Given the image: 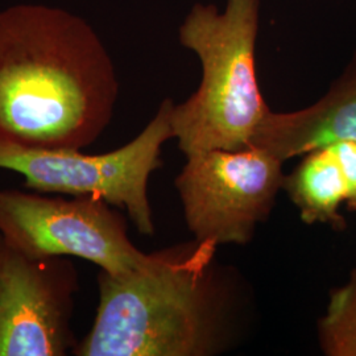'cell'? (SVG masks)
<instances>
[{
	"instance_id": "1",
	"label": "cell",
	"mask_w": 356,
	"mask_h": 356,
	"mask_svg": "<svg viewBox=\"0 0 356 356\" xmlns=\"http://www.w3.org/2000/svg\"><path fill=\"white\" fill-rule=\"evenodd\" d=\"M115 65L89 22L60 7L0 10V140L83 149L110 124Z\"/></svg>"
},
{
	"instance_id": "2",
	"label": "cell",
	"mask_w": 356,
	"mask_h": 356,
	"mask_svg": "<svg viewBox=\"0 0 356 356\" xmlns=\"http://www.w3.org/2000/svg\"><path fill=\"white\" fill-rule=\"evenodd\" d=\"M218 244L198 241L147 254L126 275L98 276L99 305L78 356H211L234 341V285Z\"/></svg>"
},
{
	"instance_id": "3",
	"label": "cell",
	"mask_w": 356,
	"mask_h": 356,
	"mask_svg": "<svg viewBox=\"0 0 356 356\" xmlns=\"http://www.w3.org/2000/svg\"><path fill=\"white\" fill-rule=\"evenodd\" d=\"M260 0L195 3L178 28L179 44L202 67L198 89L173 106V139L186 157L194 153L250 148L267 114L256 72Z\"/></svg>"
},
{
	"instance_id": "4",
	"label": "cell",
	"mask_w": 356,
	"mask_h": 356,
	"mask_svg": "<svg viewBox=\"0 0 356 356\" xmlns=\"http://www.w3.org/2000/svg\"><path fill=\"white\" fill-rule=\"evenodd\" d=\"M173 99L165 98L134 140L103 154L33 149L0 140V169L22 175L29 191L92 197L123 209L141 235L152 236L148 182L163 166V145L173 139Z\"/></svg>"
},
{
	"instance_id": "5",
	"label": "cell",
	"mask_w": 356,
	"mask_h": 356,
	"mask_svg": "<svg viewBox=\"0 0 356 356\" xmlns=\"http://www.w3.org/2000/svg\"><path fill=\"white\" fill-rule=\"evenodd\" d=\"M0 235L29 256L79 257L113 276L147 257L129 241L124 216L92 197L65 200L0 188Z\"/></svg>"
},
{
	"instance_id": "6",
	"label": "cell",
	"mask_w": 356,
	"mask_h": 356,
	"mask_svg": "<svg viewBox=\"0 0 356 356\" xmlns=\"http://www.w3.org/2000/svg\"><path fill=\"white\" fill-rule=\"evenodd\" d=\"M176 178L188 227L198 241L244 245L282 189V161L250 147L194 153Z\"/></svg>"
},
{
	"instance_id": "7",
	"label": "cell",
	"mask_w": 356,
	"mask_h": 356,
	"mask_svg": "<svg viewBox=\"0 0 356 356\" xmlns=\"http://www.w3.org/2000/svg\"><path fill=\"white\" fill-rule=\"evenodd\" d=\"M78 275L67 257H35L0 235V356H64Z\"/></svg>"
},
{
	"instance_id": "8",
	"label": "cell",
	"mask_w": 356,
	"mask_h": 356,
	"mask_svg": "<svg viewBox=\"0 0 356 356\" xmlns=\"http://www.w3.org/2000/svg\"><path fill=\"white\" fill-rule=\"evenodd\" d=\"M356 141V53L329 91L314 104L293 113H273L261 119L250 147L280 161L338 141Z\"/></svg>"
},
{
	"instance_id": "9",
	"label": "cell",
	"mask_w": 356,
	"mask_h": 356,
	"mask_svg": "<svg viewBox=\"0 0 356 356\" xmlns=\"http://www.w3.org/2000/svg\"><path fill=\"white\" fill-rule=\"evenodd\" d=\"M282 189L306 225L322 223L337 231L347 227L339 214L341 204L347 200V185L331 145L306 153L292 173L284 177Z\"/></svg>"
},
{
	"instance_id": "10",
	"label": "cell",
	"mask_w": 356,
	"mask_h": 356,
	"mask_svg": "<svg viewBox=\"0 0 356 356\" xmlns=\"http://www.w3.org/2000/svg\"><path fill=\"white\" fill-rule=\"evenodd\" d=\"M318 339L325 355L356 356V267L344 285L331 291Z\"/></svg>"
},
{
	"instance_id": "11",
	"label": "cell",
	"mask_w": 356,
	"mask_h": 356,
	"mask_svg": "<svg viewBox=\"0 0 356 356\" xmlns=\"http://www.w3.org/2000/svg\"><path fill=\"white\" fill-rule=\"evenodd\" d=\"M338 157L347 185V207L356 211V141H338L331 144Z\"/></svg>"
}]
</instances>
